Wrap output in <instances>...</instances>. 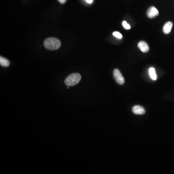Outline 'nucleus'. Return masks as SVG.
I'll list each match as a JSON object with an SVG mask.
<instances>
[{"instance_id":"nucleus-6","label":"nucleus","mask_w":174,"mask_h":174,"mask_svg":"<svg viewBox=\"0 0 174 174\" xmlns=\"http://www.w3.org/2000/svg\"><path fill=\"white\" fill-rule=\"evenodd\" d=\"M138 47L141 51L147 53L149 50V47L147 43L144 41H140L138 44Z\"/></svg>"},{"instance_id":"nucleus-9","label":"nucleus","mask_w":174,"mask_h":174,"mask_svg":"<svg viewBox=\"0 0 174 174\" xmlns=\"http://www.w3.org/2000/svg\"><path fill=\"white\" fill-rule=\"evenodd\" d=\"M149 74L152 80H156L157 79V74L155 70L153 67H151L149 69Z\"/></svg>"},{"instance_id":"nucleus-13","label":"nucleus","mask_w":174,"mask_h":174,"mask_svg":"<svg viewBox=\"0 0 174 174\" xmlns=\"http://www.w3.org/2000/svg\"><path fill=\"white\" fill-rule=\"evenodd\" d=\"M86 1L89 4H92V2H93V0H86Z\"/></svg>"},{"instance_id":"nucleus-1","label":"nucleus","mask_w":174,"mask_h":174,"mask_svg":"<svg viewBox=\"0 0 174 174\" xmlns=\"http://www.w3.org/2000/svg\"><path fill=\"white\" fill-rule=\"evenodd\" d=\"M44 46L50 51H56L61 47V43L57 38L51 37L46 39L44 42Z\"/></svg>"},{"instance_id":"nucleus-4","label":"nucleus","mask_w":174,"mask_h":174,"mask_svg":"<svg viewBox=\"0 0 174 174\" xmlns=\"http://www.w3.org/2000/svg\"><path fill=\"white\" fill-rule=\"evenodd\" d=\"M159 11L156 7L151 6L147 11V16L149 18H153L156 17L159 15Z\"/></svg>"},{"instance_id":"nucleus-3","label":"nucleus","mask_w":174,"mask_h":174,"mask_svg":"<svg viewBox=\"0 0 174 174\" xmlns=\"http://www.w3.org/2000/svg\"><path fill=\"white\" fill-rule=\"evenodd\" d=\"M114 78L116 82L120 85H123L125 83V79L119 69H115L113 71Z\"/></svg>"},{"instance_id":"nucleus-10","label":"nucleus","mask_w":174,"mask_h":174,"mask_svg":"<svg viewBox=\"0 0 174 174\" xmlns=\"http://www.w3.org/2000/svg\"><path fill=\"white\" fill-rule=\"evenodd\" d=\"M113 35L118 39H120L123 38V36H122V34L120 32H114L113 33Z\"/></svg>"},{"instance_id":"nucleus-14","label":"nucleus","mask_w":174,"mask_h":174,"mask_svg":"<svg viewBox=\"0 0 174 174\" xmlns=\"http://www.w3.org/2000/svg\"><path fill=\"white\" fill-rule=\"evenodd\" d=\"M69 87H67V89H69Z\"/></svg>"},{"instance_id":"nucleus-8","label":"nucleus","mask_w":174,"mask_h":174,"mask_svg":"<svg viewBox=\"0 0 174 174\" xmlns=\"http://www.w3.org/2000/svg\"><path fill=\"white\" fill-rule=\"evenodd\" d=\"M0 64L2 66L7 67L10 65V62L5 58L1 56V57H0Z\"/></svg>"},{"instance_id":"nucleus-5","label":"nucleus","mask_w":174,"mask_h":174,"mask_svg":"<svg viewBox=\"0 0 174 174\" xmlns=\"http://www.w3.org/2000/svg\"><path fill=\"white\" fill-rule=\"evenodd\" d=\"M133 112L135 115H144L146 113L144 108L140 105H135L132 108Z\"/></svg>"},{"instance_id":"nucleus-11","label":"nucleus","mask_w":174,"mask_h":174,"mask_svg":"<svg viewBox=\"0 0 174 174\" xmlns=\"http://www.w3.org/2000/svg\"><path fill=\"white\" fill-rule=\"evenodd\" d=\"M123 25L125 29L127 30H129L130 29V26L128 23H127L126 21H123Z\"/></svg>"},{"instance_id":"nucleus-7","label":"nucleus","mask_w":174,"mask_h":174,"mask_svg":"<svg viewBox=\"0 0 174 174\" xmlns=\"http://www.w3.org/2000/svg\"><path fill=\"white\" fill-rule=\"evenodd\" d=\"M173 24L171 21H168L166 22L164 27H163V32L165 34H169L171 32V31L172 30V27H173Z\"/></svg>"},{"instance_id":"nucleus-2","label":"nucleus","mask_w":174,"mask_h":174,"mask_svg":"<svg viewBox=\"0 0 174 174\" xmlns=\"http://www.w3.org/2000/svg\"><path fill=\"white\" fill-rule=\"evenodd\" d=\"M81 77L79 74L74 73L70 74L65 80V84L67 86H74L80 82Z\"/></svg>"},{"instance_id":"nucleus-12","label":"nucleus","mask_w":174,"mask_h":174,"mask_svg":"<svg viewBox=\"0 0 174 174\" xmlns=\"http://www.w3.org/2000/svg\"><path fill=\"white\" fill-rule=\"evenodd\" d=\"M58 1L62 4H65L66 2L67 1V0H58Z\"/></svg>"}]
</instances>
